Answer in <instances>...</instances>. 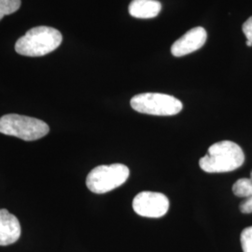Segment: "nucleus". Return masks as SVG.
<instances>
[{
  "label": "nucleus",
  "instance_id": "obj_11",
  "mask_svg": "<svg viewBox=\"0 0 252 252\" xmlns=\"http://www.w3.org/2000/svg\"><path fill=\"white\" fill-rule=\"evenodd\" d=\"M21 7V0H0V21L6 15L12 14Z\"/></svg>",
  "mask_w": 252,
  "mask_h": 252
},
{
  "label": "nucleus",
  "instance_id": "obj_8",
  "mask_svg": "<svg viewBox=\"0 0 252 252\" xmlns=\"http://www.w3.org/2000/svg\"><path fill=\"white\" fill-rule=\"evenodd\" d=\"M22 228L18 219L7 209H0V246H9L17 242Z\"/></svg>",
  "mask_w": 252,
  "mask_h": 252
},
{
  "label": "nucleus",
  "instance_id": "obj_5",
  "mask_svg": "<svg viewBox=\"0 0 252 252\" xmlns=\"http://www.w3.org/2000/svg\"><path fill=\"white\" fill-rule=\"evenodd\" d=\"M129 175V168L122 163L99 165L88 174L86 185L92 192L102 194L122 186Z\"/></svg>",
  "mask_w": 252,
  "mask_h": 252
},
{
  "label": "nucleus",
  "instance_id": "obj_12",
  "mask_svg": "<svg viewBox=\"0 0 252 252\" xmlns=\"http://www.w3.org/2000/svg\"><path fill=\"white\" fill-rule=\"evenodd\" d=\"M240 241L244 252H252V226L244 229L240 236Z\"/></svg>",
  "mask_w": 252,
  "mask_h": 252
},
{
  "label": "nucleus",
  "instance_id": "obj_10",
  "mask_svg": "<svg viewBox=\"0 0 252 252\" xmlns=\"http://www.w3.org/2000/svg\"><path fill=\"white\" fill-rule=\"evenodd\" d=\"M233 192L237 197L249 198L252 196V180L240 179L236 180L233 185Z\"/></svg>",
  "mask_w": 252,
  "mask_h": 252
},
{
  "label": "nucleus",
  "instance_id": "obj_1",
  "mask_svg": "<svg viewBox=\"0 0 252 252\" xmlns=\"http://www.w3.org/2000/svg\"><path fill=\"white\" fill-rule=\"evenodd\" d=\"M245 162L240 146L233 141H220L209 147L207 155L202 157L199 165L207 173H225L236 170Z\"/></svg>",
  "mask_w": 252,
  "mask_h": 252
},
{
  "label": "nucleus",
  "instance_id": "obj_14",
  "mask_svg": "<svg viewBox=\"0 0 252 252\" xmlns=\"http://www.w3.org/2000/svg\"><path fill=\"white\" fill-rule=\"evenodd\" d=\"M240 210L245 214L252 213V196L244 200L240 205Z\"/></svg>",
  "mask_w": 252,
  "mask_h": 252
},
{
  "label": "nucleus",
  "instance_id": "obj_3",
  "mask_svg": "<svg viewBox=\"0 0 252 252\" xmlns=\"http://www.w3.org/2000/svg\"><path fill=\"white\" fill-rule=\"evenodd\" d=\"M50 132L45 122L18 114H7L0 118V133L15 136L26 141H34Z\"/></svg>",
  "mask_w": 252,
  "mask_h": 252
},
{
  "label": "nucleus",
  "instance_id": "obj_7",
  "mask_svg": "<svg viewBox=\"0 0 252 252\" xmlns=\"http://www.w3.org/2000/svg\"><path fill=\"white\" fill-rule=\"evenodd\" d=\"M207 37V31L203 27H194L173 43L172 54L176 57H182L191 54L205 45Z\"/></svg>",
  "mask_w": 252,
  "mask_h": 252
},
{
  "label": "nucleus",
  "instance_id": "obj_2",
  "mask_svg": "<svg viewBox=\"0 0 252 252\" xmlns=\"http://www.w3.org/2000/svg\"><path fill=\"white\" fill-rule=\"evenodd\" d=\"M62 34L54 27H36L28 30L15 44L19 54L38 57L50 54L61 45Z\"/></svg>",
  "mask_w": 252,
  "mask_h": 252
},
{
  "label": "nucleus",
  "instance_id": "obj_13",
  "mask_svg": "<svg viewBox=\"0 0 252 252\" xmlns=\"http://www.w3.org/2000/svg\"><path fill=\"white\" fill-rule=\"evenodd\" d=\"M243 33L249 41L252 42V16L248 19L243 25Z\"/></svg>",
  "mask_w": 252,
  "mask_h": 252
},
{
  "label": "nucleus",
  "instance_id": "obj_6",
  "mask_svg": "<svg viewBox=\"0 0 252 252\" xmlns=\"http://www.w3.org/2000/svg\"><path fill=\"white\" fill-rule=\"evenodd\" d=\"M133 208L139 216L161 218L169 208V200L161 192L141 191L133 200Z\"/></svg>",
  "mask_w": 252,
  "mask_h": 252
},
{
  "label": "nucleus",
  "instance_id": "obj_16",
  "mask_svg": "<svg viewBox=\"0 0 252 252\" xmlns=\"http://www.w3.org/2000/svg\"><path fill=\"white\" fill-rule=\"evenodd\" d=\"M251 179L252 180V172H251Z\"/></svg>",
  "mask_w": 252,
  "mask_h": 252
},
{
  "label": "nucleus",
  "instance_id": "obj_4",
  "mask_svg": "<svg viewBox=\"0 0 252 252\" xmlns=\"http://www.w3.org/2000/svg\"><path fill=\"white\" fill-rule=\"evenodd\" d=\"M132 108L139 112L155 116H173L182 110V103L169 94L144 93L135 95L130 101Z\"/></svg>",
  "mask_w": 252,
  "mask_h": 252
},
{
  "label": "nucleus",
  "instance_id": "obj_9",
  "mask_svg": "<svg viewBox=\"0 0 252 252\" xmlns=\"http://www.w3.org/2000/svg\"><path fill=\"white\" fill-rule=\"evenodd\" d=\"M161 9V3L156 0H133L129 5L130 15L138 19L154 18Z\"/></svg>",
  "mask_w": 252,
  "mask_h": 252
},
{
  "label": "nucleus",
  "instance_id": "obj_15",
  "mask_svg": "<svg viewBox=\"0 0 252 252\" xmlns=\"http://www.w3.org/2000/svg\"><path fill=\"white\" fill-rule=\"evenodd\" d=\"M246 44H247L248 47H252V42L249 41V40H247V43H246Z\"/></svg>",
  "mask_w": 252,
  "mask_h": 252
}]
</instances>
